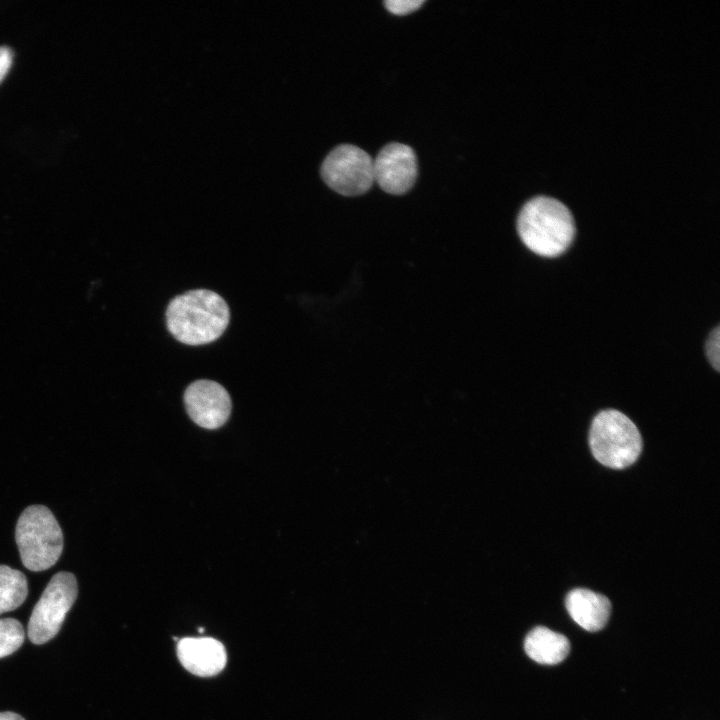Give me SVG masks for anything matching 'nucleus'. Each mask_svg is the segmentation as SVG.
<instances>
[{
  "mask_svg": "<svg viewBox=\"0 0 720 720\" xmlns=\"http://www.w3.org/2000/svg\"><path fill=\"white\" fill-rule=\"evenodd\" d=\"M230 311L214 291L194 289L173 298L166 310V324L176 340L203 345L218 339L228 326Z\"/></svg>",
  "mask_w": 720,
  "mask_h": 720,
  "instance_id": "f257e3e1",
  "label": "nucleus"
},
{
  "mask_svg": "<svg viewBox=\"0 0 720 720\" xmlns=\"http://www.w3.org/2000/svg\"><path fill=\"white\" fill-rule=\"evenodd\" d=\"M517 232L533 253L556 257L564 253L575 236V222L561 201L537 196L527 201L517 218Z\"/></svg>",
  "mask_w": 720,
  "mask_h": 720,
  "instance_id": "f03ea898",
  "label": "nucleus"
},
{
  "mask_svg": "<svg viewBox=\"0 0 720 720\" xmlns=\"http://www.w3.org/2000/svg\"><path fill=\"white\" fill-rule=\"evenodd\" d=\"M15 540L23 565L34 572L52 567L63 550V533L53 513L43 505L28 506L20 515Z\"/></svg>",
  "mask_w": 720,
  "mask_h": 720,
  "instance_id": "7ed1b4c3",
  "label": "nucleus"
},
{
  "mask_svg": "<svg viewBox=\"0 0 720 720\" xmlns=\"http://www.w3.org/2000/svg\"><path fill=\"white\" fill-rule=\"evenodd\" d=\"M589 445L600 464L612 469H624L640 456L642 438L631 419L618 410L607 409L593 419Z\"/></svg>",
  "mask_w": 720,
  "mask_h": 720,
  "instance_id": "20e7f679",
  "label": "nucleus"
},
{
  "mask_svg": "<svg viewBox=\"0 0 720 720\" xmlns=\"http://www.w3.org/2000/svg\"><path fill=\"white\" fill-rule=\"evenodd\" d=\"M77 594V580L72 573L62 571L51 578L28 622L32 643L44 644L57 635Z\"/></svg>",
  "mask_w": 720,
  "mask_h": 720,
  "instance_id": "39448f33",
  "label": "nucleus"
},
{
  "mask_svg": "<svg viewBox=\"0 0 720 720\" xmlns=\"http://www.w3.org/2000/svg\"><path fill=\"white\" fill-rule=\"evenodd\" d=\"M321 175L337 193L357 196L368 191L374 183L373 159L357 146L339 145L324 159Z\"/></svg>",
  "mask_w": 720,
  "mask_h": 720,
  "instance_id": "423d86ee",
  "label": "nucleus"
},
{
  "mask_svg": "<svg viewBox=\"0 0 720 720\" xmlns=\"http://www.w3.org/2000/svg\"><path fill=\"white\" fill-rule=\"evenodd\" d=\"M184 404L189 417L205 429L224 425L231 413V398L219 383L201 379L192 382L184 392Z\"/></svg>",
  "mask_w": 720,
  "mask_h": 720,
  "instance_id": "0eeeda50",
  "label": "nucleus"
},
{
  "mask_svg": "<svg viewBox=\"0 0 720 720\" xmlns=\"http://www.w3.org/2000/svg\"><path fill=\"white\" fill-rule=\"evenodd\" d=\"M374 182L389 194L401 195L413 186L417 177V159L413 149L402 143L385 145L373 159Z\"/></svg>",
  "mask_w": 720,
  "mask_h": 720,
  "instance_id": "6e6552de",
  "label": "nucleus"
},
{
  "mask_svg": "<svg viewBox=\"0 0 720 720\" xmlns=\"http://www.w3.org/2000/svg\"><path fill=\"white\" fill-rule=\"evenodd\" d=\"M177 655L186 670L201 677L218 674L226 664L224 646L210 637H187L179 640Z\"/></svg>",
  "mask_w": 720,
  "mask_h": 720,
  "instance_id": "1a4fd4ad",
  "label": "nucleus"
},
{
  "mask_svg": "<svg viewBox=\"0 0 720 720\" xmlns=\"http://www.w3.org/2000/svg\"><path fill=\"white\" fill-rule=\"evenodd\" d=\"M565 605L571 618L590 632L601 630L611 613V603L606 596L584 588L571 590Z\"/></svg>",
  "mask_w": 720,
  "mask_h": 720,
  "instance_id": "9d476101",
  "label": "nucleus"
},
{
  "mask_svg": "<svg viewBox=\"0 0 720 720\" xmlns=\"http://www.w3.org/2000/svg\"><path fill=\"white\" fill-rule=\"evenodd\" d=\"M524 650L533 661L554 665L567 657L570 643L564 635L546 627L537 626L526 635Z\"/></svg>",
  "mask_w": 720,
  "mask_h": 720,
  "instance_id": "9b49d317",
  "label": "nucleus"
},
{
  "mask_svg": "<svg viewBox=\"0 0 720 720\" xmlns=\"http://www.w3.org/2000/svg\"><path fill=\"white\" fill-rule=\"evenodd\" d=\"M28 594L25 575L7 565H0V614L15 610Z\"/></svg>",
  "mask_w": 720,
  "mask_h": 720,
  "instance_id": "f8f14e48",
  "label": "nucleus"
},
{
  "mask_svg": "<svg viewBox=\"0 0 720 720\" xmlns=\"http://www.w3.org/2000/svg\"><path fill=\"white\" fill-rule=\"evenodd\" d=\"M22 624L14 618L0 619V658L17 651L24 642Z\"/></svg>",
  "mask_w": 720,
  "mask_h": 720,
  "instance_id": "ddd939ff",
  "label": "nucleus"
},
{
  "mask_svg": "<svg viewBox=\"0 0 720 720\" xmlns=\"http://www.w3.org/2000/svg\"><path fill=\"white\" fill-rule=\"evenodd\" d=\"M706 356L712 365V367L719 371L720 368V328L717 326L713 329L708 339L706 340L705 346Z\"/></svg>",
  "mask_w": 720,
  "mask_h": 720,
  "instance_id": "4468645a",
  "label": "nucleus"
},
{
  "mask_svg": "<svg viewBox=\"0 0 720 720\" xmlns=\"http://www.w3.org/2000/svg\"><path fill=\"white\" fill-rule=\"evenodd\" d=\"M423 4V0H388L384 2L386 9L396 15L409 14Z\"/></svg>",
  "mask_w": 720,
  "mask_h": 720,
  "instance_id": "2eb2a0df",
  "label": "nucleus"
},
{
  "mask_svg": "<svg viewBox=\"0 0 720 720\" xmlns=\"http://www.w3.org/2000/svg\"><path fill=\"white\" fill-rule=\"evenodd\" d=\"M13 60L12 51L8 47H0V82L7 75Z\"/></svg>",
  "mask_w": 720,
  "mask_h": 720,
  "instance_id": "dca6fc26",
  "label": "nucleus"
},
{
  "mask_svg": "<svg viewBox=\"0 0 720 720\" xmlns=\"http://www.w3.org/2000/svg\"><path fill=\"white\" fill-rule=\"evenodd\" d=\"M0 720H25V719L17 713L6 711V712H0Z\"/></svg>",
  "mask_w": 720,
  "mask_h": 720,
  "instance_id": "f3484780",
  "label": "nucleus"
}]
</instances>
